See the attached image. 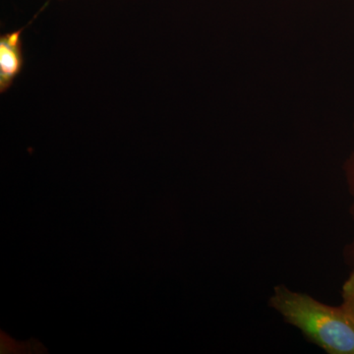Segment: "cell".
Segmentation results:
<instances>
[{
	"label": "cell",
	"mask_w": 354,
	"mask_h": 354,
	"mask_svg": "<svg viewBox=\"0 0 354 354\" xmlns=\"http://www.w3.org/2000/svg\"><path fill=\"white\" fill-rule=\"evenodd\" d=\"M272 306L330 354H354V322L344 307L321 304L286 288L274 290Z\"/></svg>",
	"instance_id": "6da1fadb"
},
{
	"label": "cell",
	"mask_w": 354,
	"mask_h": 354,
	"mask_svg": "<svg viewBox=\"0 0 354 354\" xmlns=\"http://www.w3.org/2000/svg\"><path fill=\"white\" fill-rule=\"evenodd\" d=\"M22 30L6 32L0 38V92L6 93L22 71Z\"/></svg>",
	"instance_id": "7a4b0ae2"
},
{
	"label": "cell",
	"mask_w": 354,
	"mask_h": 354,
	"mask_svg": "<svg viewBox=\"0 0 354 354\" xmlns=\"http://www.w3.org/2000/svg\"><path fill=\"white\" fill-rule=\"evenodd\" d=\"M342 297H344V304L342 307L348 312L351 318L354 322V272L349 277L346 283H344V290H342Z\"/></svg>",
	"instance_id": "3957f363"
}]
</instances>
